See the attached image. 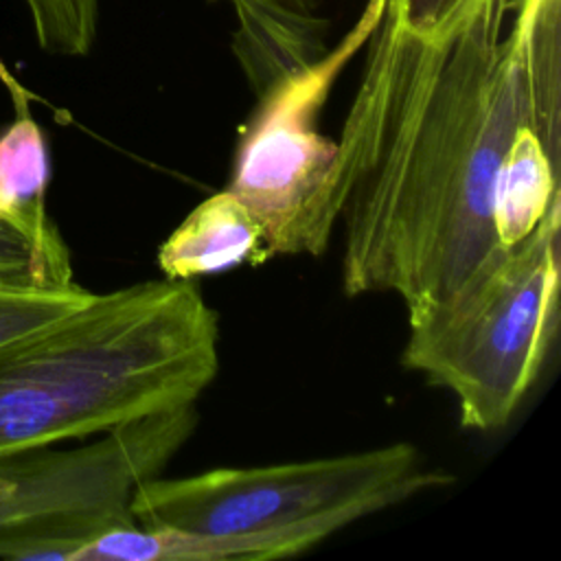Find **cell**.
Here are the masks:
<instances>
[{"instance_id":"7","label":"cell","mask_w":561,"mask_h":561,"mask_svg":"<svg viewBox=\"0 0 561 561\" xmlns=\"http://www.w3.org/2000/svg\"><path fill=\"white\" fill-rule=\"evenodd\" d=\"M232 7L237 28L230 46L256 96L329 53V22L318 13H296L263 0H239Z\"/></svg>"},{"instance_id":"14","label":"cell","mask_w":561,"mask_h":561,"mask_svg":"<svg viewBox=\"0 0 561 561\" xmlns=\"http://www.w3.org/2000/svg\"><path fill=\"white\" fill-rule=\"evenodd\" d=\"M206 2H232L234 4L239 0H206ZM263 2L289 9V11H296V13H307V15L318 13V0H263Z\"/></svg>"},{"instance_id":"4","label":"cell","mask_w":561,"mask_h":561,"mask_svg":"<svg viewBox=\"0 0 561 561\" xmlns=\"http://www.w3.org/2000/svg\"><path fill=\"white\" fill-rule=\"evenodd\" d=\"M451 482L454 476L427 465L419 447L390 443L296 462L156 476L136 489L129 508L140 528L283 533L313 548L366 515Z\"/></svg>"},{"instance_id":"1","label":"cell","mask_w":561,"mask_h":561,"mask_svg":"<svg viewBox=\"0 0 561 561\" xmlns=\"http://www.w3.org/2000/svg\"><path fill=\"white\" fill-rule=\"evenodd\" d=\"M515 0H482L438 37L386 9L337 138L342 289L388 291L408 318L447 300L502 250L500 164L524 127L561 131V61H541Z\"/></svg>"},{"instance_id":"5","label":"cell","mask_w":561,"mask_h":561,"mask_svg":"<svg viewBox=\"0 0 561 561\" xmlns=\"http://www.w3.org/2000/svg\"><path fill=\"white\" fill-rule=\"evenodd\" d=\"M386 0H368L353 31L320 61L256 99L232 160L228 191L252 213L267 256L322 254L337 224V140L318 118L346 61L368 42Z\"/></svg>"},{"instance_id":"3","label":"cell","mask_w":561,"mask_h":561,"mask_svg":"<svg viewBox=\"0 0 561 561\" xmlns=\"http://www.w3.org/2000/svg\"><path fill=\"white\" fill-rule=\"evenodd\" d=\"M559 230L561 206L447 300L408 318L403 366L451 392L467 430L504 427L543 368L559 324Z\"/></svg>"},{"instance_id":"11","label":"cell","mask_w":561,"mask_h":561,"mask_svg":"<svg viewBox=\"0 0 561 561\" xmlns=\"http://www.w3.org/2000/svg\"><path fill=\"white\" fill-rule=\"evenodd\" d=\"M37 44L50 55L85 57L96 39L99 0H24Z\"/></svg>"},{"instance_id":"2","label":"cell","mask_w":561,"mask_h":561,"mask_svg":"<svg viewBox=\"0 0 561 561\" xmlns=\"http://www.w3.org/2000/svg\"><path fill=\"white\" fill-rule=\"evenodd\" d=\"M217 316L191 280L92 294L0 344V458L193 405L219 368Z\"/></svg>"},{"instance_id":"9","label":"cell","mask_w":561,"mask_h":561,"mask_svg":"<svg viewBox=\"0 0 561 561\" xmlns=\"http://www.w3.org/2000/svg\"><path fill=\"white\" fill-rule=\"evenodd\" d=\"M72 285L70 250L48 210H22L0 199V289Z\"/></svg>"},{"instance_id":"12","label":"cell","mask_w":561,"mask_h":561,"mask_svg":"<svg viewBox=\"0 0 561 561\" xmlns=\"http://www.w3.org/2000/svg\"><path fill=\"white\" fill-rule=\"evenodd\" d=\"M90 296L92 291L79 285L66 289H0V344L75 311Z\"/></svg>"},{"instance_id":"13","label":"cell","mask_w":561,"mask_h":561,"mask_svg":"<svg viewBox=\"0 0 561 561\" xmlns=\"http://www.w3.org/2000/svg\"><path fill=\"white\" fill-rule=\"evenodd\" d=\"M397 22L419 35L438 37L456 28L482 0H386Z\"/></svg>"},{"instance_id":"10","label":"cell","mask_w":561,"mask_h":561,"mask_svg":"<svg viewBox=\"0 0 561 561\" xmlns=\"http://www.w3.org/2000/svg\"><path fill=\"white\" fill-rule=\"evenodd\" d=\"M48 160L37 123L22 114L0 136V199L22 210H46Z\"/></svg>"},{"instance_id":"8","label":"cell","mask_w":561,"mask_h":561,"mask_svg":"<svg viewBox=\"0 0 561 561\" xmlns=\"http://www.w3.org/2000/svg\"><path fill=\"white\" fill-rule=\"evenodd\" d=\"M561 131L524 127L506 151L493 188V228L502 248L526 239L561 206Z\"/></svg>"},{"instance_id":"6","label":"cell","mask_w":561,"mask_h":561,"mask_svg":"<svg viewBox=\"0 0 561 561\" xmlns=\"http://www.w3.org/2000/svg\"><path fill=\"white\" fill-rule=\"evenodd\" d=\"M245 261L261 265L270 256L256 219L228 188L199 202L158 250V267L171 280H193Z\"/></svg>"}]
</instances>
